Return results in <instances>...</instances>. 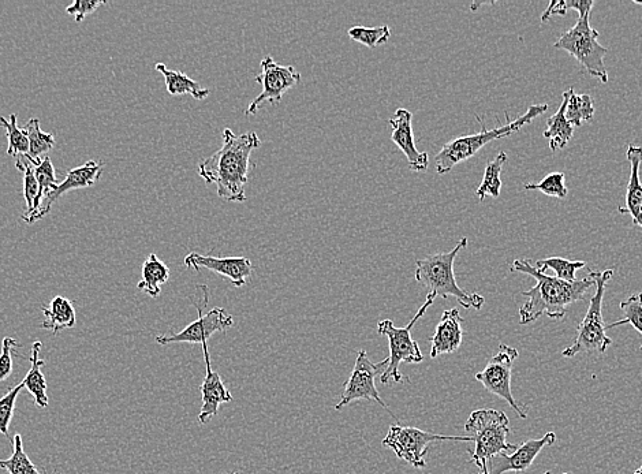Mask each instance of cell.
Segmentation results:
<instances>
[{"instance_id": "d4e9b609", "label": "cell", "mask_w": 642, "mask_h": 474, "mask_svg": "<svg viewBox=\"0 0 642 474\" xmlns=\"http://www.w3.org/2000/svg\"><path fill=\"white\" fill-rule=\"evenodd\" d=\"M170 268L159 260L155 253H151L143 264V276L138 282L137 289L143 290L149 297L158 298L162 293V285L169 282Z\"/></svg>"}, {"instance_id": "44dd1931", "label": "cell", "mask_w": 642, "mask_h": 474, "mask_svg": "<svg viewBox=\"0 0 642 474\" xmlns=\"http://www.w3.org/2000/svg\"><path fill=\"white\" fill-rule=\"evenodd\" d=\"M44 313V322L41 323L43 330L51 331L52 334L57 335L62 330L73 328L77 323L76 308L73 302L67 300L66 297L57 296L52 298L50 305L47 308H41Z\"/></svg>"}, {"instance_id": "5b68a950", "label": "cell", "mask_w": 642, "mask_h": 474, "mask_svg": "<svg viewBox=\"0 0 642 474\" xmlns=\"http://www.w3.org/2000/svg\"><path fill=\"white\" fill-rule=\"evenodd\" d=\"M465 431L476 443L474 451H469V462L479 468L500 454L518 449L517 444L507 443L511 429L505 412L495 409L474 410L466 421Z\"/></svg>"}, {"instance_id": "4fadbf2b", "label": "cell", "mask_w": 642, "mask_h": 474, "mask_svg": "<svg viewBox=\"0 0 642 474\" xmlns=\"http://www.w3.org/2000/svg\"><path fill=\"white\" fill-rule=\"evenodd\" d=\"M261 73L256 77L257 84L263 85V92L249 104L246 117L256 115L265 103L272 106L281 103L283 95L301 82V74L294 66L278 65L272 57H265L260 63Z\"/></svg>"}, {"instance_id": "484cf974", "label": "cell", "mask_w": 642, "mask_h": 474, "mask_svg": "<svg viewBox=\"0 0 642 474\" xmlns=\"http://www.w3.org/2000/svg\"><path fill=\"white\" fill-rule=\"evenodd\" d=\"M25 132L29 138V155L25 158L31 163H39L43 156L46 158L47 153L55 147L54 134L43 132L37 118H32L26 123Z\"/></svg>"}, {"instance_id": "3957f363", "label": "cell", "mask_w": 642, "mask_h": 474, "mask_svg": "<svg viewBox=\"0 0 642 474\" xmlns=\"http://www.w3.org/2000/svg\"><path fill=\"white\" fill-rule=\"evenodd\" d=\"M468 246V238H462L450 252H439L416 261V281L428 290L429 294L442 297L444 300L453 297L464 308H474L480 311L484 305V297L480 294L466 293L458 286L454 274V263L458 253Z\"/></svg>"}, {"instance_id": "7c38bea8", "label": "cell", "mask_w": 642, "mask_h": 474, "mask_svg": "<svg viewBox=\"0 0 642 474\" xmlns=\"http://www.w3.org/2000/svg\"><path fill=\"white\" fill-rule=\"evenodd\" d=\"M201 291H203V301H201V296L200 301H194V306L199 312V319L190 323L178 334L158 335L156 342L159 345H171V343H201L203 345L216 332L229 330L233 326V316L226 309L214 308L207 315H203V309L208 305L209 300L208 287L201 285Z\"/></svg>"}, {"instance_id": "30bf717a", "label": "cell", "mask_w": 642, "mask_h": 474, "mask_svg": "<svg viewBox=\"0 0 642 474\" xmlns=\"http://www.w3.org/2000/svg\"><path fill=\"white\" fill-rule=\"evenodd\" d=\"M387 365V358L375 364V362L369 360L365 350H360L356 364H354L352 375L347 379L345 388H343L341 401L335 405V410H342L345 406L350 405V403L365 399V401L378 402L395 420H398V417L388 409L386 402L380 398L378 388H376V376L382 375V373L386 371Z\"/></svg>"}, {"instance_id": "d590c367", "label": "cell", "mask_w": 642, "mask_h": 474, "mask_svg": "<svg viewBox=\"0 0 642 474\" xmlns=\"http://www.w3.org/2000/svg\"><path fill=\"white\" fill-rule=\"evenodd\" d=\"M566 177L563 173L548 174L539 184H526L525 190H539L547 196L556 197V199H565L569 190L566 186Z\"/></svg>"}, {"instance_id": "7402d4cb", "label": "cell", "mask_w": 642, "mask_h": 474, "mask_svg": "<svg viewBox=\"0 0 642 474\" xmlns=\"http://www.w3.org/2000/svg\"><path fill=\"white\" fill-rule=\"evenodd\" d=\"M41 347H43V343L39 341L33 343L31 357H29L31 369H29L28 375L25 376L22 382H24L29 394H32L36 405L39 406L40 409H46L50 399H48L47 395L46 378H44L43 372H41V368L46 365V361L40 358Z\"/></svg>"}, {"instance_id": "f1b7e54d", "label": "cell", "mask_w": 642, "mask_h": 474, "mask_svg": "<svg viewBox=\"0 0 642 474\" xmlns=\"http://www.w3.org/2000/svg\"><path fill=\"white\" fill-rule=\"evenodd\" d=\"M595 103L589 95H577L574 88H570L569 102L566 107V119L570 125L580 128L582 123L591 121L595 117Z\"/></svg>"}, {"instance_id": "8992f818", "label": "cell", "mask_w": 642, "mask_h": 474, "mask_svg": "<svg viewBox=\"0 0 642 474\" xmlns=\"http://www.w3.org/2000/svg\"><path fill=\"white\" fill-rule=\"evenodd\" d=\"M591 274L595 279L596 293L589 301V308L584 320L578 326L576 341L563 350V357H576L582 353L604 354L612 345V339L608 337L607 326L604 324L603 300L607 282L614 275V271H591Z\"/></svg>"}, {"instance_id": "ffe728a7", "label": "cell", "mask_w": 642, "mask_h": 474, "mask_svg": "<svg viewBox=\"0 0 642 474\" xmlns=\"http://www.w3.org/2000/svg\"><path fill=\"white\" fill-rule=\"evenodd\" d=\"M626 158L630 163V181L627 185L625 207H619V214L630 215L636 226L642 227V184L640 167L642 163V147L629 145Z\"/></svg>"}, {"instance_id": "ac0fdd59", "label": "cell", "mask_w": 642, "mask_h": 474, "mask_svg": "<svg viewBox=\"0 0 642 474\" xmlns=\"http://www.w3.org/2000/svg\"><path fill=\"white\" fill-rule=\"evenodd\" d=\"M201 346H203L207 373H205L204 382L200 387L203 406H201L199 421L200 424H207L212 417H215L216 414L219 413L220 405L233 401V395H231L230 391L227 390V387L225 386V383H223L222 378H220L219 373L212 371L211 357H209L208 352V342L203 343Z\"/></svg>"}, {"instance_id": "6da1fadb", "label": "cell", "mask_w": 642, "mask_h": 474, "mask_svg": "<svg viewBox=\"0 0 642 474\" xmlns=\"http://www.w3.org/2000/svg\"><path fill=\"white\" fill-rule=\"evenodd\" d=\"M222 137V148L199 164V175L207 184L216 185L220 199L244 203L249 171L253 169L250 155L260 148L261 140L256 132L237 134L231 129L223 130Z\"/></svg>"}, {"instance_id": "ba28073f", "label": "cell", "mask_w": 642, "mask_h": 474, "mask_svg": "<svg viewBox=\"0 0 642 474\" xmlns=\"http://www.w3.org/2000/svg\"><path fill=\"white\" fill-rule=\"evenodd\" d=\"M589 21L591 16L578 18L577 24L555 41L554 48L569 52L571 57L585 67L586 72L607 84L608 72L604 58L608 50L597 40L599 32L592 28Z\"/></svg>"}, {"instance_id": "5bb4252c", "label": "cell", "mask_w": 642, "mask_h": 474, "mask_svg": "<svg viewBox=\"0 0 642 474\" xmlns=\"http://www.w3.org/2000/svg\"><path fill=\"white\" fill-rule=\"evenodd\" d=\"M102 174L103 163H97L95 160H89V162L82 164V166L70 170L66 175L65 181L55 186V188L47 194L46 199L41 201L37 211L33 212L32 215L22 216V219H24V222L28 223V225L39 222V220L46 218V216L50 214L52 205L57 203L62 194L72 192V190L91 188V186L95 185L96 182L102 178Z\"/></svg>"}, {"instance_id": "d6986e66", "label": "cell", "mask_w": 642, "mask_h": 474, "mask_svg": "<svg viewBox=\"0 0 642 474\" xmlns=\"http://www.w3.org/2000/svg\"><path fill=\"white\" fill-rule=\"evenodd\" d=\"M462 322L464 319L458 309H449V311L443 312L442 319L436 326L435 335L431 338L432 358L457 352L464 341Z\"/></svg>"}, {"instance_id": "1f68e13d", "label": "cell", "mask_w": 642, "mask_h": 474, "mask_svg": "<svg viewBox=\"0 0 642 474\" xmlns=\"http://www.w3.org/2000/svg\"><path fill=\"white\" fill-rule=\"evenodd\" d=\"M32 167L37 182H39V196H37L35 207H33V212H36L37 208L40 207L41 201L46 199L47 194L50 193L55 186H58L59 182L57 175H55L54 164H52L48 156L41 159L39 163H32Z\"/></svg>"}, {"instance_id": "cb8c5ba5", "label": "cell", "mask_w": 642, "mask_h": 474, "mask_svg": "<svg viewBox=\"0 0 642 474\" xmlns=\"http://www.w3.org/2000/svg\"><path fill=\"white\" fill-rule=\"evenodd\" d=\"M155 70L163 74L170 95H190L196 100H204L209 96V89L201 87L199 82L192 80L185 73L167 69L164 63H156Z\"/></svg>"}, {"instance_id": "277c9868", "label": "cell", "mask_w": 642, "mask_h": 474, "mask_svg": "<svg viewBox=\"0 0 642 474\" xmlns=\"http://www.w3.org/2000/svg\"><path fill=\"white\" fill-rule=\"evenodd\" d=\"M547 110L548 104H536V106L529 107L528 111L522 117L515 119V121H509V115H507V121L509 122L492 130L485 129L483 121L477 117L481 126H483V130L480 133L470 134V136L455 138V140H451L450 143L444 145L435 158L436 173L439 175L450 173L457 164L473 158L485 145L492 143V141L500 140V138L510 137L511 134L517 133L518 130L529 125L533 119L540 117Z\"/></svg>"}, {"instance_id": "83f0119b", "label": "cell", "mask_w": 642, "mask_h": 474, "mask_svg": "<svg viewBox=\"0 0 642 474\" xmlns=\"http://www.w3.org/2000/svg\"><path fill=\"white\" fill-rule=\"evenodd\" d=\"M13 454L9 459H0V469L6 470L9 474H47L36 468L25 453L22 436L17 434L13 439Z\"/></svg>"}, {"instance_id": "e0dca14e", "label": "cell", "mask_w": 642, "mask_h": 474, "mask_svg": "<svg viewBox=\"0 0 642 474\" xmlns=\"http://www.w3.org/2000/svg\"><path fill=\"white\" fill-rule=\"evenodd\" d=\"M556 435L554 432H548L540 439H530L528 442L518 446L513 454L503 453L491 461L490 474H505L509 472H525L541 453V450L548 446H554Z\"/></svg>"}, {"instance_id": "836d02e7", "label": "cell", "mask_w": 642, "mask_h": 474, "mask_svg": "<svg viewBox=\"0 0 642 474\" xmlns=\"http://www.w3.org/2000/svg\"><path fill=\"white\" fill-rule=\"evenodd\" d=\"M621 311L623 312V319L611 323L610 326H607L608 330L630 324L640 332L642 337V293L633 294V296L622 301ZM640 350L642 352V345Z\"/></svg>"}, {"instance_id": "74e56055", "label": "cell", "mask_w": 642, "mask_h": 474, "mask_svg": "<svg viewBox=\"0 0 642 474\" xmlns=\"http://www.w3.org/2000/svg\"><path fill=\"white\" fill-rule=\"evenodd\" d=\"M21 343L17 339L6 337L3 339L2 352H0V382H5L13 373V357L11 354L20 349Z\"/></svg>"}, {"instance_id": "4316f807", "label": "cell", "mask_w": 642, "mask_h": 474, "mask_svg": "<svg viewBox=\"0 0 642 474\" xmlns=\"http://www.w3.org/2000/svg\"><path fill=\"white\" fill-rule=\"evenodd\" d=\"M507 162V153L500 152L492 162L487 164L484 171V178L481 181L480 188L477 189L476 196L480 201H484L485 197L491 196L498 199L500 190H502V174L503 166Z\"/></svg>"}, {"instance_id": "e575fe53", "label": "cell", "mask_w": 642, "mask_h": 474, "mask_svg": "<svg viewBox=\"0 0 642 474\" xmlns=\"http://www.w3.org/2000/svg\"><path fill=\"white\" fill-rule=\"evenodd\" d=\"M16 167L18 170L24 171V199L26 203V212L25 215H31L33 212V207L39 196V182H37L36 175L33 173L32 163L28 159L18 158L16 162Z\"/></svg>"}, {"instance_id": "9c48e42d", "label": "cell", "mask_w": 642, "mask_h": 474, "mask_svg": "<svg viewBox=\"0 0 642 474\" xmlns=\"http://www.w3.org/2000/svg\"><path fill=\"white\" fill-rule=\"evenodd\" d=\"M444 440L473 442V438L470 436L439 435L414 427L391 425L382 444L387 449L393 450L399 459L408 462L413 468L424 469L427 466L425 455L428 454L429 446L435 442H444Z\"/></svg>"}, {"instance_id": "7a4b0ae2", "label": "cell", "mask_w": 642, "mask_h": 474, "mask_svg": "<svg viewBox=\"0 0 642 474\" xmlns=\"http://www.w3.org/2000/svg\"><path fill=\"white\" fill-rule=\"evenodd\" d=\"M511 270L532 276L537 281L535 287L521 294L528 297V301L520 309V323L524 326L537 322L543 316L552 320L565 319L567 306L585 300V294L595 287L592 274L588 278L577 279L576 282H566L540 272L526 259L514 260Z\"/></svg>"}, {"instance_id": "52a82bcc", "label": "cell", "mask_w": 642, "mask_h": 474, "mask_svg": "<svg viewBox=\"0 0 642 474\" xmlns=\"http://www.w3.org/2000/svg\"><path fill=\"white\" fill-rule=\"evenodd\" d=\"M436 296L428 294L425 304L418 309L414 315L412 322L408 326L398 328L391 320H383L378 324V332L383 337L388 338L390 342V356L387 357L388 365L386 371L382 373L380 382L382 384L402 383L403 378L399 365L401 362H408V364H420L424 361L423 353H421L420 346L412 338L413 327L416 326L418 320L425 315L429 306L434 304Z\"/></svg>"}, {"instance_id": "ee69618b", "label": "cell", "mask_w": 642, "mask_h": 474, "mask_svg": "<svg viewBox=\"0 0 642 474\" xmlns=\"http://www.w3.org/2000/svg\"><path fill=\"white\" fill-rule=\"evenodd\" d=\"M641 214H642V208H641Z\"/></svg>"}, {"instance_id": "8fae6325", "label": "cell", "mask_w": 642, "mask_h": 474, "mask_svg": "<svg viewBox=\"0 0 642 474\" xmlns=\"http://www.w3.org/2000/svg\"><path fill=\"white\" fill-rule=\"evenodd\" d=\"M520 353L515 347L509 345L499 346V352L496 356L491 358L487 367L483 371L477 373L474 379L479 380L483 384L485 390L490 391L496 397L505 399L509 403L510 408L514 410L522 418H528L526 406L520 405L515 401L513 393H511V375H513L514 361L517 360Z\"/></svg>"}, {"instance_id": "b9f144b4", "label": "cell", "mask_w": 642, "mask_h": 474, "mask_svg": "<svg viewBox=\"0 0 642 474\" xmlns=\"http://www.w3.org/2000/svg\"><path fill=\"white\" fill-rule=\"evenodd\" d=\"M634 5L642 6V2H638V0H633Z\"/></svg>"}, {"instance_id": "2e32d148", "label": "cell", "mask_w": 642, "mask_h": 474, "mask_svg": "<svg viewBox=\"0 0 642 474\" xmlns=\"http://www.w3.org/2000/svg\"><path fill=\"white\" fill-rule=\"evenodd\" d=\"M388 123L393 128L391 140L408 159L409 169L414 173L427 171L429 156L427 152H420L416 147V138H414L413 132V114L406 108H398Z\"/></svg>"}, {"instance_id": "7bdbcfd3", "label": "cell", "mask_w": 642, "mask_h": 474, "mask_svg": "<svg viewBox=\"0 0 642 474\" xmlns=\"http://www.w3.org/2000/svg\"><path fill=\"white\" fill-rule=\"evenodd\" d=\"M543 474H552V473L551 472H546V473H543ZM563 474H567V473H563Z\"/></svg>"}, {"instance_id": "9a60e30c", "label": "cell", "mask_w": 642, "mask_h": 474, "mask_svg": "<svg viewBox=\"0 0 642 474\" xmlns=\"http://www.w3.org/2000/svg\"><path fill=\"white\" fill-rule=\"evenodd\" d=\"M185 266L193 268L194 271L205 268V270L225 276L235 287L245 286L253 274L252 261L246 257L203 256L200 253L192 252L185 257Z\"/></svg>"}, {"instance_id": "4dcf8cb0", "label": "cell", "mask_w": 642, "mask_h": 474, "mask_svg": "<svg viewBox=\"0 0 642 474\" xmlns=\"http://www.w3.org/2000/svg\"><path fill=\"white\" fill-rule=\"evenodd\" d=\"M0 125L6 129L7 140H9V147H7V155L10 156H24L29 155V138L25 129H20L17 126V115L11 114L9 119L0 117Z\"/></svg>"}, {"instance_id": "f6af8a7d", "label": "cell", "mask_w": 642, "mask_h": 474, "mask_svg": "<svg viewBox=\"0 0 642 474\" xmlns=\"http://www.w3.org/2000/svg\"><path fill=\"white\" fill-rule=\"evenodd\" d=\"M233 474H238V473H233Z\"/></svg>"}, {"instance_id": "ab89813d", "label": "cell", "mask_w": 642, "mask_h": 474, "mask_svg": "<svg viewBox=\"0 0 642 474\" xmlns=\"http://www.w3.org/2000/svg\"><path fill=\"white\" fill-rule=\"evenodd\" d=\"M480 469H481L480 474H490V470H488V466H487V464H483V465H481V468H480Z\"/></svg>"}, {"instance_id": "603a6c76", "label": "cell", "mask_w": 642, "mask_h": 474, "mask_svg": "<svg viewBox=\"0 0 642 474\" xmlns=\"http://www.w3.org/2000/svg\"><path fill=\"white\" fill-rule=\"evenodd\" d=\"M570 89L563 93V100L561 107L552 117L548 118L547 129L544 132V138L550 140V149L552 152L558 149L565 148L567 143L571 140L574 134V128L566 119V107L569 102Z\"/></svg>"}, {"instance_id": "d6a6232c", "label": "cell", "mask_w": 642, "mask_h": 474, "mask_svg": "<svg viewBox=\"0 0 642 474\" xmlns=\"http://www.w3.org/2000/svg\"><path fill=\"white\" fill-rule=\"evenodd\" d=\"M350 39L357 43L364 44L368 48H376L387 44L391 37L390 26H376V28H367V26H354L347 32Z\"/></svg>"}, {"instance_id": "8d00e7d4", "label": "cell", "mask_w": 642, "mask_h": 474, "mask_svg": "<svg viewBox=\"0 0 642 474\" xmlns=\"http://www.w3.org/2000/svg\"><path fill=\"white\" fill-rule=\"evenodd\" d=\"M22 388H25L24 382L11 388L5 397L0 398V434L5 435L6 438H10L9 428L11 420H13L14 410H16L17 398Z\"/></svg>"}, {"instance_id": "60d3db41", "label": "cell", "mask_w": 642, "mask_h": 474, "mask_svg": "<svg viewBox=\"0 0 642 474\" xmlns=\"http://www.w3.org/2000/svg\"><path fill=\"white\" fill-rule=\"evenodd\" d=\"M633 474H642V465Z\"/></svg>"}, {"instance_id": "f546056e", "label": "cell", "mask_w": 642, "mask_h": 474, "mask_svg": "<svg viewBox=\"0 0 642 474\" xmlns=\"http://www.w3.org/2000/svg\"><path fill=\"white\" fill-rule=\"evenodd\" d=\"M586 266L585 261H570L562 257H548V259L536 261V268L546 274L547 270L555 272L556 278L566 282H576L577 271Z\"/></svg>"}, {"instance_id": "f35d334b", "label": "cell", "mask_w": 642, "mask_h": 474, "mask_svg": "<svg viewBox=\"0 0 642 474\" xmlns=\"http://www.w3.org/2000/svg\"><path fill=\"white\" fill-rule=\"evenodd\" d=\"M103 5H106L104 0H76L73 5L67 7L66 13L73 16L77 24H80L89 14L95 13Z\"/></svg>"}]
</instances>
